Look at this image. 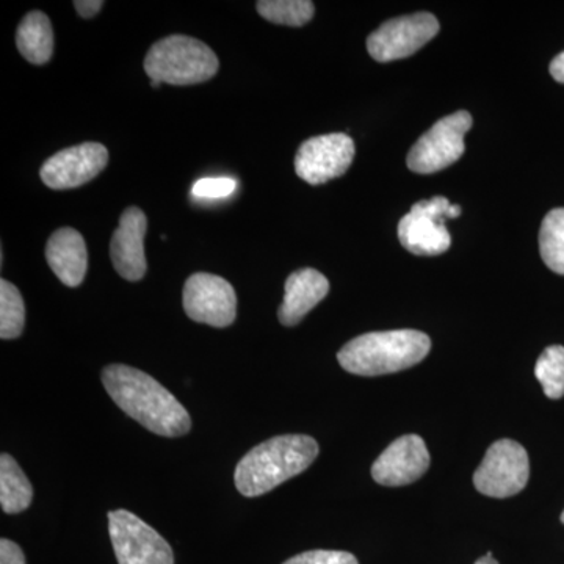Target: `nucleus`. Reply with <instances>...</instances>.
I'll use <instances>...</instances> for the list:
<instances>
[{
    "instance_id": "1",
    "label": "nucleus",
    "mask_w": 564,
    "mask_h": 564,
    "mask_svg": "<svg viewBox=\"0 0 564 564\" xmlns=\"http://www.w3.org/2000/svg\"><path fill=\"white\" fill-rule=\"evenodd\" d=\"M102 383L120 410L150 432L165 437H180L191 432V414L151 375L111 364L104 369Z\"/></svg>"
},
{
    "instance_id": "2",
    "label": "nucleus",
    "mask_w": 564,
    "mask_h": 564,
    "mask_svg": "<svg viewBox=\"0 0 564 564\" xmlns=\"http://www.w3.org/2000/svg\"><path fill=\"white\" fill-rule=\"evenodd\" d=\"M321 447L306 434H284L256 445L240 459L234 474L236 488L245 497L272 491L304 473L315 462Z\"/></svg>"
},
{
    "instance_id": "3",
    "label": "nucleus",
    "mask_w": 564,
    "mask_h": 564,
    "mask_svg": "<svg viewBox=\"0 0 564 564\" xmlns=\"http://www.w3.org/2000/svg\"><path fill=\"white\" fill-rule=\"evenodd\" d=\"M432 350V340L415 329L367 333L337 352L343 369L359 377H380L410 369Z\"/></svg>"
},
{
    "instance_id": "4",
    "label": "nucleus",
    "mask_w": 564,
    "mask_h": 564,
    "mask_svg": "<svg viewBox=\"0 0 564 564\" xmlns=\"http://www.w3.org/2000/svg\"><path fill=\"white\" fill-rule=\"evenodd\" d=\"M218 66L220 62L207 44L185 35L158 41L144 58V70L152 82L182 87L212 79Z\"/></svg>"
},
{
    "instance_id": "5",
    "label": "nucleus",
    "mask_w": 564,
    "mask_h": 564,
    "mask_svg": "<svg viewBox=\"0 0 564 564\" xmlns=\"http://www.w3.org/2000/svg\"><path fill=\"white\" fill-rule=\"evenodd\" d=\"M462 212L458 204H451L445 196L415 203L399 223L400 243L415 256L443 254L452 245L444 218L459 217Z\"/></svg>"
},
{
    "instance_id": "6",
    "label": "nucleus",
    "mask_w": 564,
    "mask_h": 564,
    "mask_svg": "<svg viewBox=\"0 0 564 564\" xmlns=\"http://www.w3.org/2000/svg\"><path fill=\"white\" fill-rule=\"evenodd\" d=\"M473 124V115L466 110L455 111L437 121L415 141L408 154V169L419 174H432L454 165L466 150L464 137Z\"/></svg>"
},
{
    "instance_id": "7",
    "label": "nucleus",
    "mask_w": 564,
    "mask_h": 564,
    "mask_svg": "<svg viewBox=\"0 0 564 564\" xmlns=\"http://www.w3.org/2000/svg\"><path fill=\"white\" fill-rule=\"evenodd\" d=\"M530 462L521 444L500 440L486 452L484 462L475 470L474 485L478 492L494 499H507L522 491L529 484Z\"/></svg>"
},
{
    "instance_id": "8",
    "label": "nucleus",
    "mask_w": 564,
    "mask_h": 564,
    "mask_svg": "<svg viewBox=\"0 0 564 564\" xmlns=\"http://www.w3.org/2000/svg\"><path fill=\"white\" fill-rule=\"evenodd\" d=\"M109 532L118 564H174L165 538L131 511H110Z\"/></svg>"
},
{
    "instance_id": "9",
    "label": "nucleus",
    "mask_w": 564,
    "mask_h": 564,
    "mask_svg": "<svg viewBox=\"0 0 564 564\" xmlns=\"http://www.w3.org/2000/svg\"><path fill=\"white\" fill-rule=\"evenodd\" d=\"M440 32V22L432 13H415L384 22L367 39V51L373 61H402L421 51Z\"/></svg>"
},
{
    "instance_id": "10",
    "label": "nucleus",
    "mask_w": 564,
    "mask_h": 564,
    "mask_svg": "<svg viewBox=\"0 0 564 564\" xmlns=\"http://www.w3.org/2000/svg\"><path fill=\"white\" fill-rule=\"evenodd\" d=\"M355 159V141L347 133H326L304 141L295 155V172L311 185L343 176Z\"/></svg>"
},
{
    "instance_id": "11",
    "label": "nucleus",
    "mask_w": 564,
    "mask_h": 564,
    "mask_svg": "<svg viewBox=\"0 0 564 564\" xmlns=\"http://www.w3.org/2000/svg\"><path fill=\"white\" fill-rule=\"evenodd\" d=\"M184 310L193 322L226 328L236 321V291L217 274H192L185 282Z\"/></svg>"
},
{
    "instance_id": "12",
    "label": "nucleus",
    "mask_w": 564,
    "mask_h": 564,
    "mask_svg": "<svg viewBox=\"0 0 564 564\" xmlns=\"http://www.w3.org/2000/svg\"><path fill=\"white\" fill-rule=\"evenodd\" d=\"M109 163V151L101 143H82L57 152L41 166L40 176L54 191L76 188L95 180Z\"/></svg>"
},
{
    "instance_id": "13",
    "label": "nucleus",
    "mask_w": 564,
    "mask_h": 564,
    "mask_svg": "<svg viewBox=\"0 0 564 564\" xmlns=\"http://www.w3.org/2000/svg\"><path fill=\"white\" fill-rule=\"evenodd\" d=\"M429 467L425 441L417 434H404L378 456L372 466V477L378 485H411L423 477Z\"/></svg>"
},
{
    "instance_id": "14",
    "label": "nucleus",
    "mask_w": 564,
    "mask_h": 564,
    "mask_svg": "<svg viewBox=\"0 0 564 564\" xmlns=\"http://www.w3.org/2000/svg\"><path fill=\"white\" fill-rule=\"evenodd\" d=\"M147 229V215L139 207H128L122 212L120 226L111 237L110 258L115 270L124 280L135 282L147 274V256H144Z\"/></svg>"
},
{
    "instance_id": "15",
    "label": "nucleus",
    "mask_w": 564,
    "mask_h": 564,
    "mask_svg": "<svg viewBox=\"0 0 564 564\" xmlns=\"http://www.w3.org/2000/svg\"><path fill=\"white\" fill-rule=\"evenodd\" d=\"M329 292L325 274L314 269L292 273L285 281L284 302L280 307L281 325L295 326L306 317Z\"/></svg>"
},
{
    "instance_id": "16",
    "label": "nucleus",
    "mask_w": 564,
    "mask_h": 564,
    "mask_svg": "<svg viewBox=\"0 0 564 564\" xmlns=\"http://www.w3.org/2000/svg\"><path fill=\"white\" fill-rule=\"evenodd\" d=\"M46 259L55 276L68 288L80 285L87 274V245L76 229L62 228L52 234L46 247Z\"/></svg>"
},
{
    "instance_id": "17",
    "label": "nucleus",
    "mask_w": 564,
    "mask_h": 564,
    "mask_svg": "<svg viewBox=\"0 0 564 564\" xmlns=\"http://www.w3.org/2000/svg\"><path fill=\"white\" fill-rule=\"evenodd\" d=\"M17 46L25 61L44 65L54 52V31L50 18L43 11L25 14L17 32Z\"/></svg>"
},
{
    "instance_id": "18",
    "label": "nucleus",
    "mask_w": 564,
    "mask_h": 564,
    "mask_svg": "<svg viewBox=\"0 0 564 564\" xmlns=\"http://www.w3.org/2000/svg\"><path fill=\"white\" fill-rule=\"evenodd\" d=\"M33 500V488L13 456H0V503L7 514L28 510Z\"/></svg>"
},
{
    "instance_id": "19",
    "label": "nucleus",
    "mask_w": 564,
    "mask_h": 564,
    "mask_svg": "<svg viewBox=\"0 0 564 564\" xmlns=\"http://www.w3.org/2000/svg\"><path fill=\"white\" fill-rule=\"evenodd\" d=\"M540 252L552 272L564 274V209L558 207L545 215L540 231Z\"/></svg>"
},
{
    "instance_id": "20",
    "label": "nucleus",
    "mask_w": 564,
    "mask_h": 564,
    "mask_svg": "<svg viewBox=\"0 0 564 564\" xmlns=\"http://www.w3.org/2000/svg\"><path fill=\"white\" fill-rule=\"evenodd\" d=\"M263 20L273 24L302 28L313 20L315 7L310 0H261L256 3Z\"/></svg>"
},
{
    "instance_id": "21",
    "label": "nucleus",
    "mask_w": 564,
    "mask_h": 564,
    "mask_svg": "<svg viewBox=\"0 0 564 564\" xmlns=\"http://www.w3.org/2000/svg\"><path fill=\"white\" fill-rule=\"evenodd\" d=\"M25 306L21 292L7 280L0 281V337L17 339L24 332Z\"/></svg>"
},
{
    "instance_id": "22",
    "label": "nucleus",
    "mask_w": 564,
    "mask_h": 564,
    "mask_svg": "<svg viewBox=\"0 0 564 564\" xmlns=\"http://www.w3.org/2000/svg\"><path fill=\"white\" fill-rule=\"evenodd\" d=\"M538 378L549 399L558 400L564 397V347L552 345L545 348L534 366Z\"/></svg>"
},
{
    "instance_id": "23",
    "label": "nucleus",
    "mask_w": 564,
    "mask_h": 564,
    "mask_svg": "<svg viewBox=\"0 0 564 564\" xmlns=\"http://www.w3.org/2000/svg\"><path fill=\"white\" fill-rule=\"evenodd\" d=\"M236 187L231 177H204L193 185L192 193L196 198L218 199L232 195Z\"/></svg>"
},
{
    "instance_id": "24",
    "label": "nucleus",
    "mask_w": 564,
    "mask_h": 564,
    "mask_svg": "<svg viewBox=\"0 0 564 564\" xmlns=\"http://www.w3.org/2000/svg\"><path fill=\"white\" fill-rule=\"evenodd\" d=\"M282 564H359L350 552L343 551H310L292 556Z\"/></svg>"
},
{
    "instance_id": "25",
    "label": "nucleus",
    "mask_w": 564,
    "mask_h": 564,
    "mask_svg": "<svg viewBox=\"0 0 564 564\" xmlns=\"http://www.w3.org/2000/svg\"><path fill=\"white\" fill-rule=\"evenodd\" d=\"M0 564H25L24 552L20 545L3 538L0 541Z\"/></svg>"
},
{
    "instance_id": "26",
    "label": "nucleus",
    "mask_w": 564,
    "mask_h": 564,
    "mask_svg": "<svg viewBox=\"0 0 564 564\" xmlns=\"http://www.w3.org/2000/svg\"><path fill=\"white\" fill-rule=\"evenodd\" d=\"M74 7H76L77 13L82 18L90 20V18H95L101 11L104 2L102 0H76Z\"/></svg>"
},
{
    "instance_id": "27",
    "label": "nucleus",
    "mask_w": 564,
    "mask_h": 564,
    "mask_svg": "<svg viewBox=\"0 0 564 564\" xmlns=\"http://www.w3.org/2000/svg\"><path fill=\"white\" fill-rule=\"evenodd\" d=\"M549 69H551V76L554 77L556 82L564 84V52L556 55Z\"/></svg>"
},
{
    "instance_id": "28",
    "label": "nucleus",
    "mask_w": 564,
    "mask_h": 564,
    "mask_svg": "<svg viewBox=\"0 0 564 564\" xmlns=\"http://www.w3.org/2000/svg\"><path fill=\"white\" fill-rule=\"evenodd\" d=\"M475 564H499L497 563V560L492 558L491 552L489 554H486L485 556H481L480 560H477V563Z\"/></svg>"
},
{
    "instance_id": "29",
    "label": "nucleus",
    "mask_w": 564,
    "mask_h": 564,
    "mask_svg": "<svg viewBox=\"0 0 564 564\" xmlns=\"http://www.w3.org/2000/svg\"><path fill=\"white\" fill-rule=\"evenodd\" d=\"M562 522H563V524H564V511H563V513H562Z\"/></svg>"
}]
</instances>
